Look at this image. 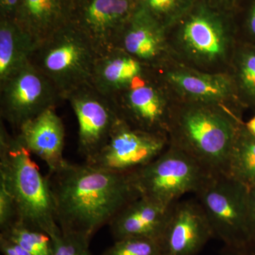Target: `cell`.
Listing matches in <instances>:
<instances>
[{
    "mask_svg": "<svg viewBox=\"0 0 255 255\" xmlns=\"http://www.w3.org/2000/svg\"><path fill=\"white\" fill-rule=\"evenodd\" d=\"M242 112L224 106L176 101L168 130L169 145L190 156L211 175H226Z\"/></svg>",
    "mask_w": 255,
    "mask_h": 255,
    "instance_id": "2",
    "label": "cell"
},
{
    "mask_svg": "<svg viewBox=\"0 0 255 255\" xmlns=\"http://www.w3.org/2000/svg\"><path fill=\"white\" fill-rule=\"evenodd\" d=\"M209 1L221 9L235 13L241 0H209Z\"/></svg>",
    "mask_w": 255,
    "mask_h": 255,
    "instance_id": "33",
    "label": "cell"
},
{
    "mask_svg": "<svg viewBox=\"0 0 255 255\" xmlns=\"http://www.w3.org/2000/svg\"><path fill=\"white\" fill-rule=\"evenodd\" d=\"M246 128L252 135L255 137V115L251 119H250L247 123H245Z\"/></svg>",
    "mask_w": 255,
    "mask_h": 255,
    "instance_id": "34",
    "label": "cell"
},
{
    "mask_svg": "<svg viewBox=\"0 0 255 255\" xmlns=\"http://www.w3.org/2000/svg\"><path fill=\"white\" fill-rule=\"evenodd\" d=\"M0 251L4 255H31L17 243L1 235Z\"/></svg>",
    "mask_w": 255,
    "mask_h": 255,
    "instance_id": "29",
    "label": "cell"
},
{
    "mask_svg": "<svg viewBox=\"0 0 255 255\" xmlns=\"http://www.w3.org/2000/svg\"><path fill=\"white\" fill-rule=\"evenodd\" d=\"M31 152L0 122V184L14 200L17 221L50 238L61 230L47 176L40 172Z\"/></svg>",
    "mask_w": 255,
    "mask_h": 255,
    "instance_id": "4",
    "label": "cell"
},
{
    "mask_svg": "<svg viewBox=\"0 0 255 255\" xmlns=\"http://www.w3.org/2000/svg\"><path fill=\"white\" fill-rule=\"evenodd\" d=\"M66 100L78 120L79 153L89 162L104 148L122 118L112 100L92 84L72 92Z\"/></svg>",
    "mask_w": 255,
    "mask_h": 255,
    "instance_id": "12",
    "label": "cell"
},
{
    "mask_svg": "<svg viewBox=\"0 0 255 255\" xmlns=\"http://www.w3.org/2000/svg\"><path fill=\"white\" fill-rule=\"evenodd\" d=\"M61 100L51 82L30 61L0 83L1 120L17 130Z\"/></svg>",
    "mask_w": 255,
    "mask_h": 255,
    "instance_id": "9",
    "label": "cell"
},
{
    "mask_svg": "<svg viewBox=\"0 0 255 255\" xmlns=\"http://www.w3.org/2000/svg\"><path fill=\"white\" fill-rule=\"evenodd\" d=\"M171 208V207H170ZM170 208L139 196L121 210L109 226L115 239L142 237L160 242Z\"/></svg>",
    "mask_w": 255,
    "mask_h": 255,
    "instance_id": "17",
    "label": "cell"
},
{
    "mask_svg": "<svg viewBox=\"0 0 255 255\" xmlns=\"http://www.w3.org/2000/svg\"><path fill=\"white\" fill-rule=\"evenodd\" d=\"M155 71L177 102L224 106L240 112L244 110L228 72L208 73L174 59Z\"/></svg>",
    "mask_w": 255,
    "mask_h": 255,
    "instance_id": "10",
    "label": "cell"
},
{
    "mask_svg": "<svg viewBox=\"0 0 255 255\" xmlns=\"http://www.w3.org/2000/svg\"><path fill=\"white\" fill-rule=\"evenodd\" d=\"M234 13L199 0L167 32L172 58L190 68L228 72L239 40Z\"/></svg>",
    "mask_w": 255,
    "mask_h": 255,
    "instance_id": "3",
    "label": "cell"
},
{
    "mask_svg": "<svg viewBox=\"0 0 255 255\" xmlns=\"http://www.w3.org/2000/svg\"><path fill=\"white\" fill-rule=\"evenodd\" d=\"M115 48L154 70L173 59L165 28L138 5L121 33Z\"/></svg>",
    "mask_w": 255,
    "mask_h": 255,
    "instance_id": "15",
    "label": "cell"
},
{
    "mask_svg": "<svg viewBox=\"0 0 255 255\" xmlns=\"http://www.w3.org/2000/svg\"><path fill=\"white\" fill-rule=\"evenodd\" d=\"M199 0H137L145 9L168 31Z\"/></svg>",
    "mask_w": 255,
    "mask_h": 255,
    "instance_id": "24",
    "label": "cell"
},
{
    "mask_svg": "<svg viewBox=\"0 0 255 255\" xmlns=\"http://www.w3.org/2000/svg\"><path fill=\"white\" fill-rule=\"evenodd\" d=\"M101 255H163L160 243L151 238H125L117 240Z\"/></svg>",
    "mask_w": 255,
    "mask_h": 255,
    "instance_id": "25",
    "label": "cell"
},
{
    "mask_svg": "<svg viewBox=\"0 0 255 255\" xmlns=\"http://www.w3.org/2000/svg\"><path fill=\"white\" fill-rule=\"evenodd\" d=\"M226 176L248 189L255 187V137L244 122L238 129L231 149Z\"/></svg>",
    "mask_w": 255,
    "mask_h": 255,
    "instance_id": "22",
    "label": "cell"
},
{
    "mask_svg": "<svg viewBox=\"0 0 255 255\" xmlns=\"http://www.w3.org/2000/svg\"><path fill=\"white\" fill-rule=\"evenodd\" d=\"M213 238L214 232L200 204L177 201L171 206L159 243L163 255H196Z\"/></svg>",
    "mask_w": 255,
    "mask_h": 255,
    "instance_id": "14",
    "label": "cell"
},
{
    "mask_svg": "<svg viewBox=\"0 0 255 255\" xmlns=\"http://www.w3.org/2000/svg\"><path fill=\"white\" fill-rule=\"evenodd\" d=\"M246 217L250 240L252 244L255 246V187L248 189Z\"/></svg>",
    "mask_w": 255,
    "mask_h": 255,
    "instance_id": "28",
    "label": "cell"
},
{
    "mask_svg": "<svg viewBox=\"0 0 255 255\" xmlns=\"http://www.w3.org/2000/svg\"><path fill=\"white\" fill-rule=\"evenodd\" d=\"M76 0H21L14 20L36 44L71 22Z\"/></svg>",
    "mask_w": 255,
    "mask_h": 255,
    "instance_id": "18",
    "label": "cell"
},
{
    "mask_svg": "<svg viewBox=\"0 0 255 255\" xmlns=\"http://www.w3.org/2000/svg\"><path fill=\"white\" fill-rule=\"evenodd\" d=\"M57 222L65 234L90 243L127 204L139 197L129 173H117L85 162L48 172Z\"/></svg>",
    "mask_w": 255,
    "mask_h": 255,
    "instance_id": "1",
    "label": "cell"
},
{
    "mask_svg": "<svg viewBox=\"0 0 255 255\" xmlns=\"http://www.w3.org/2000/svg\"><path fill=\"white\" fill-rule=\"evenodd\" d=\"M248 189L223 174L211 175L196 193L214 238L229 248L253 245L247 227Z\"/></svg>",
    "mask_w": 255,
    "mask_h": 255,
    "instance_id": "7",
    "label": "cell"
},
{
    "mask_svg": "<svg viewBox=\"0 0 255 255\" xmlns=\"http://www.w3.org/2000/svg\"><path fill=\"white\" fill-rule=\"evenodd\" d=\"M211 174L174 146L150 163L129 173L139 196L170 208L184 194L196 193Z\"/></svg>",
    "mask_w": 255,
    "mask_h": 255,
    "instance_id": "6",
    "label": "cell"
},
{
    "mask_svg": "<svg viewBox=\"0 0 255 255\" xmlns=\"http://www.w3.org/2000/svg\"><path fill=\"white\" fill-rule=\"evenodd\" d=\"M17 221L12 197L2 184H0V230L4 231Z\"/></svg>",
    "mask_w": 255,
    "mask_h": 255,
    "instance_id": "27",
    "label": "cell"
},
{
    "mask_svg": "<svg viewBox=\"0 0 255 255\" xmlns=\"http://www.w3.org/2000/svg\"><path fill=\"white\" fill-rule=\"evenodd\" d=\"M148 69L127 52L114 48L98 55L91 84L97 91L112 99Z\"/></svg>",
    "mask_w": 255,
    "mask_h": 255,
    "instance_id": "19",
    "label": "cell"
},
{
    "mask_svg": "<svg viewBox=\"0 0 255 255\" xmlns=\"http://www.w3.org/2000/svg\"><path fill=\"white\" fill-rule=\"evenodd\" d=\"M0 235L17 243L31 255H53L50 236L19 221L1 231Z\"/></svg>",
    "mask_w": 255,
    "mask_h": 255,
    "instance_id": "23",
    "label": "cell"
},
{
    "mask_svg": "<svg viewBox=\"0 0 255 255\" xmlns=\"http://www.w3.org/2000/svg\"><path fill=\"white\" fill-rule=\"evenodd\" d=\"M21 0H0V18L14 19Z\"/></svg>",
    "mask_w": 255,
    "mask_h": 255,
    "instance_id": "31",
    "label": "cell"
},
{
    "mask_svg": "<svg viewBox=\"0 0 255 255\" xmlns=\"http://www.w3.org/2000/svg\"><path fill=\"white\" fill-rule=\"evenodd\" d=\"M137 5V0H76L71 22L102 54L115 48Z\"/></svg>",
    "mask_w": 255,
    "mask_h": 255,
    "instance_id": "13",
    "label": "cell"
},
{
    "mask_svg": "<svg viewBox=\"0 0 255 255\" xmlns=\"http://www.w3.org/2000/svg\"><path fill=\"white\" fill-rule=\"evenodd\" d=\"M228 73L243 108H255V45L240 41Z\"/></svg>",
    "mask_w": 255,
    "mask_h": 255,
    "instance_id": "21",
    "label": "cell"
},
{
    "mask_svg": "<svg viewBox=\"0 0 255 255\" xmlns=\"http://www.w3.org/2000/svg\"><path fill=\"white\" fill-rule=\"evenodd\" d=\"M223 255H255V246L242 247V248H229L225 247Z\"/></svg>",
    "mask_w": 255,
    "mask_h": 255,
    "instance_id": "32",
    "label": "cell"
},
{
    "mask_svg": "<svg viewBox=\"0 0 255 255\" xmlns=\"http://www.w3.org/2000/svg\"><path fill=\"white\" fill-rule=\"evenodd\" d=\"M111 100L129 125L168 136L176 100L154 69L149 68Z\"/></svg>",
    "mask_w": 255,
    "mask_h": 255,
    "instance_id": "8",
    "label": "cell"
},
{
    "mask_svg": "<svg viewBox=\"0 0 255 255\" xmlns=\"http://www.w3.org/2000/svg\"><path fill=\"white\" fill-rule=\"evenodd\" d=\"M36 45L14 19L0 18V83L29 62Z\"/></svg>",
    "mask_w": 255,
    "mask_h": 255,
    "instance_id": "20",
    "label": "cell"
},
{
    "mask_svg": "<svg viewBox=\"0 0 255 255\" xmlns=\"http://www.w3.org/2000/svg\"><path fill=\"white\" fill-rule=\"evenodd\" d=\"M169 146L167 135L140 130L121 119L104 148L87 163L127 174L155 160Z\"/></svg>",
    "mask_w": 255,
    "mask_h": 255,
    "instance_id": "11",
    "label": "cell"
},
{
    "mask_svg": "<svg viewBox=\"0 0 255 255\" xmlns=\"http://www.w3.org/2000/svg\"><path fill=\"white\" fill-rule=\"evenodd\" d=\"M245 30L247 38L241 41L248 42L255 45V0L252 3L248 11L245 24Z\"/></svg>",
    "mask_w": 255,
    "mask_h": 255,
    "instance_id": "30",
    "label": "cell"
},
{
    "mask_svg": "<svg viewBox=\"0 0 255 255\" xmlns=\"http://www.w3.org/2000/svg\"><path fill=\"white\" fill-rule=\"evenodd\" d=\"M98 55L87 37L70 22L40 41L29 61L66 100L72 92L91 84Z\"/></svg>",
    "mask_w": 255,
    "mask_h": 255,
    "instance_id": "5",
    "label": "cell"
},
{
    "mask_svg": "<svg viewBox=\"0 0 255 255\" xmlns=\"http://www.w3.org/2000/svg\"><path fill=\"white\" fill-rule=\"evenodd\" d=\"M50 238L53 255H91L90 243L80 238L62 232Z\"/></svg>",
    "mask_w": 255,
    "mask_h": 255,
    "instance_id": "26",
    "label": "cell"
},
{
    "mask_svg": "<svg viewBox=\"0 0 255 255\" xmlns=\"http://www.w3.org/2000/svg\"><path fill=\"white\" fill-rule=\"evenodd\" d=\"M16 135L31 153L46 164L49 172L62 168L68 162L63 157L65 127L55 108L23 124Z\"/></svg>",
    "mask_w": 255,
    "mask_h": 255,
    "instance_id": "16",
    "label": "cell"
}]
</instances>
